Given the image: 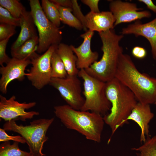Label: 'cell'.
<instances>
[{"mask_svg":"<svg viewBox=\"0 0 156 156\" xmlns=\"http://www.w3.org/2000/svg\"><path fill=\"white\" fill-rule=\"evenodd\" d=\"M38 43V36L29 39L15 50L11 51L12 57L22 59L30 57L31 59L37 56L38 54L36 52Z\"/></svg>","mask_w":156,"mask_h":156,"instance_id":"19","label":"cell"},{"mask_svg":"<svg viewBox=\"0 0 156 156\" xmlns=\"http://www.w3.org/2000/svg\"><path fill=\"white\" fill-rule=\"evenodd\" d=\"M94 32L88 30L80 35L83 39L82 43L75 47L70 45L71 47L77 57V67L79 70L86 69L97 61L99 53L92 51L91 49V42Z\"/></svg>","mask_w":156,"mask_h":156,"instance_id":"13","label":"cell"},{"mask_svg":"<svg viewBox=\"0 0 156 156\" xmlns=\"http://www.w3.org/2000/svg\"><path fill=\"white\" fill-rule=\"evenodd\" d=\"M16 97L12 95L7 99L2 95H0V117L5 121L12 120H20L25 121L26 119L33 118L34 116L39 114L38 112L31 111L26 112L35 106L36 103L35 102L26 103H20L16 101Z\"/></svg>","mask_w":156,"mask_h":156,"instance_id":"10","label":"cell"},{"mask_svg":"<svg viewBox=\"0 0 156 156\" xmlns=\"http://www.w3.org/2000/svg\"><path fill=\"white\" fill-rule=\"evenodd\" d=\"M31 59L30 57L22 59L12 57L6 66L0 67V90L2 94H6L7 87L12 81L15 79L22 81L28 75L25 70L31 64Z\"/></svg>","mask_w":156,"mask_h":156,"instance_id":"12","label":"cell"},{"mask_svg":"<svg viewBox=\"0 0 156 156\" xmlns=\"http://www.w3.org/2000/svg\"><path fill=\"white\" fill-rule=\"evenodd\" d=\"M16 141L22 144L26 143L25 140L22 136L17 135L15 136H10L3 129L0 128V142H5L9 141L10 140Z\"/></svg>","mask_w":156,"mask_h":156,"instance_id":"30","label":"cell"},{"mask_svg":"<svg viewBox=\"0 0 156 156\" xmlns=\"http://www.w3.org/2000/svg\"><path fill=\"white\" fill-rule=\"evenodd\" d=\"M56 5L59 11L61 21L77 29L81 30L83 29L82 24L71 13L73 11L72 8H64Z\"/></svg>","mask_w":156,"mask_h":156,"instance_id":"21","label":"cell"},{"mask_svg":"<svg viewBox=\"0 0 156 156\" xmlns=\"http://www.w3.org/2000/svg\"><path fill=\"white\" fill-rule=\"evenodd\" d=\"M99 0H81V2L88 5L90 8L91 12L94 13H99V11L98 4Z\"/></svg>","mask_w":156,"mask_h":156,"instance_id":"32","label":"cell"},{"mask_svg":"<svg viewBox=\"0 0 156 156\" xmlns=\"http://www.w3.org/2000/svg\"><path fill=\"white\" fill-rule=\"evenodd\" d=\"M54 3L62 7L71 8H72V3L70 0H50Z\"/></svg>","mask_w":156,"mask_h":156,"instance_id":"33","label":"cell"},{"mask_svg":"<svg viewBox=\"0 0 156 156\" xmlns=\"http://www.w3.org/2000/svg\"><path fill=\"white\" fill-rule=\"evenodd\" d=\"M98 33L102 44V57L84 70L90 76L106 83L115 78L120 57L123 53L120 42L123 35L117 34L114 29Z\"/></svg>","mask_w":156,"mask_h":156,"instance_id":"4","label":"cell"},{"mask_svg":"<svg viewBox=\"0 0 156 156\" xmlns=\"http://www.w3.org/2000/svg\"><path fill=\"white\" fill-rule=\"evenodd\" d=\"M41 7L47 17L57 27L61 24L60 14L56 5L50 0H42Z\"/></svg>","mask_w":156,"mask_h":156,"instance_id":"20","label":"cell"},{"mask_svg":"<svg viewBox=\"0 0 156 156\" xmlns=\"http://www.w3.org/2000/svg\"><path fill=\"white\" fill-rule=\"evenodd\" d=\"M154 116L149 104L138 102L127 119V121L128 120L134 121L140 126L141 142L144 143L149 137V123Z\"/></svg>","mask_w":156,"mask_h":156,"instance_id":"15","label":"cell"},{"mask_svg":"<svg viewBox=\"0 0 156 156\" xmlns=\"http://www.w3.org/2000/svg\"><path fill=\"white\" fill-rule=\"evenodd\" d=\"M122 34H133L142 36L149 41L151 47L153 58L156 60V17L152 21L142 23L140 20L122 29Z\"/></svg>","mask_w":156,"mask_h":156,"instance_id":"14","label":"cell"},{"mask_svg":"<svg viewBox=\"0 0 156 156\" xmlns=\"http://www.w3.org/2000/svg\"><path fill=\"white\" fill-rule=\"evenodd\" d=\"M19 142L14 141L11 144L10 141L4 142L0 145V156H31L30 152L20 149Z\"/></svg>","mask_w":156,"mask_h":156,"instance_id":"22","label":"cell"},{"mask_svg":"<svg viewBox=\"0 0 156 156\" xmlns=\"http://www.w3.org/2000/svg\"><path fill=\"white\" fill-rule=\"evenodd\" d=\"M78 76L83 81L82 93L85 102L80 110L90 111L102 116L106 115L111 104L106 96V83L90 76L84 69L79 70Z\"/></svg>","mask_w":156,"mask_h":156,"instance_id":"6","label":"cell"},{"mask_svg":"<svg viewBox=\"0 0 156 156\" xmlns=\"http://www.w3.org/2000/svg\"><path fill=\"white\" fill-rule=\"evenodd\" d=\"M86 27L87 29L99 32L114 29L115 22L114 17L110 11L99 13L90 12L86 16Z\"/></svg>","mask_w":156,"mask_h":156,"instance_id":"16","label":"cell"},{"mask_svg":"<svg viewBox=\"0 0 156 156\" xmlns=\"http://www.w3.org/2000/svg\"><path fill=\"white\" fill-rule=\"evenodd\" d=\"M20 20L21 31L12 45L11 51L15 50L27 40L38 36L30 11H26L20 18Z\"/></svg>","mask_w":156,"mask_h":156,"instance_id":"17","label":"cell"},{"mask_svg":"<svg viewBox=\"0 0 156 156\" xmlns=\"http://www.w3.org/2000/svg\"><path fill=\"white\" fill-rule=\"evenodd\" d=\"M78 76L68 75L64 78H52L49 84L59 91L67 105L75 109L81 110L85 99L82 95L81 83Z\"/></svg>","mask_w":156,"mask_h":156,"instance_id":"8","label":"cell"},{"mask_svg":"<svg viewBox=\"0 0 156 156\" xmlns=\"http://www.w3.org/2000/svg\"><path fill=\"white\" fill-rule=\"evenodd\" d=\"M133 55L135 58L139 59H142L146 56L147 52L143 47L136 46L134 47L131 51Z\"/></svg>","mask_w":156,"mask_h":156,"instance_id":"31","label":"cell"},{"mask_svg":"<svg viewBox=\"0 0 156 156\" xmlns=\"http://www.w3.org/2000/svg\"><path fill=\"white\" fill-rule=\"evenodd\" d=\"M105 93L111 107L110 113L103 118L111 129L112 135L127 122V118L138 102L132 91L115 77L106 83Z\"/></svg>","mask_w":156,"mask_h":156,"instance_id":"2","label":"cell"},{"mask_svg":"<svg viewBox=\"0 0 156 156\" xmlns=\"http://www.w3.org/2000/svg\"><path fill=\"white\" fill-rule=\"evenodd\" d=\"M109 8L115 20L114 27L122 23L139 20L151 16L149 11L142 10L136 4L120 0L111 1Z\"/></svg>","mask_w":156,"mask_h":156,"instance_id":"11","label":"cell"},{"mask_svg":"<svg viewBox=\"0 0 156 156\" xmlns=\"http://www.w3.org/2000/svg\"><path fill=\"white\" fill-rule=\"evenodd\" d=\"M0 5L16 18H20L26 11L22 4L17 0H0Z\"/></svg>","mask_w":156,"mask_h":156,"instance_id":"24","label":"cell"},{"mask_svg":"<svg viewBox=\"0 0 156 156\" xmlns=\"http://www.w3.org/2000/svg\"><path fill=\"white\" fill-rule=\"evenodd\" d=\"M115 77L134 94L138 102L149 104L156 100V78L140 73L130 56H120Z\"/></svg>","mask_w":156,"mask_h":156,"instance_id":"1","label":"cell"},{"mask_svg":"<svg viewBox=\"0 0 156 156\" xmlns=\"http://www.w3.org/2000/svg\"><path fill=\"white\" fill-rule=\"evenodd\" d=\"M56 51L63 62L68 75L78 76L79 70L77 67V57L70 45L61 43Z\"/></svg>","mask_w":156,"mask_h":156,"instance_id":"18","label":"cell"},{"mask_svg":"<svg viewBox=\"0 0 156 156\" xmlns=\"http://www.w3.org/2000/svg\"><path fill=\"white\" fill-rule=\"evenodd\" d=\"M72 3V10L74 15L80 21L83 27L86 32L88 30L86 27L85 16L81 12L80 8L78 5L77 0H71Z\"/></svg>","mask_w":156,"mask_h":156,"instance_id":"28","label":"cell"},{"mask_svg":"<svg viewBox=\"0 0 156 156\" xmlns=\"http://www.w3.org/2000/svg\"><path fill=\"white\" fill-rule=\"evenodd\" d=\"M154 104H156V100Z\"/></svg>","mask_w":156,"mask_h":156,"instance_id":"35","label":"cell"},{"mask_svg":"<svg viewBox=\"0 0 156 156\" xmlns=\"http://www.w3.org/2000/svg\"><path fill=\"white\" fill-rule=\"evenodd\" d=\"M54 109L55 116L67 128L76 131L88 140L101 142L105 123L102 115L75 110L67 104L55 106Z\"/></svg>","mask_w":156,"mask_h":156,"instance_id":"3","label":"cell"},{"mask_svg":"<svg viewBox=\"0 0 156 156\" xmlns=\"http://www.w3.org/2000/svg\"><path fill=\"white\" fill-rule=\"evenodd\" d=\"M58 46H51L42 55H38L31 60L32 66L27 77L32 85L38 90L49 84L52 78L51 59Z\"/></svg>","mask_w":156,"mask_h":156,"instance_id":"9","label":"cell"},{"mask_svg":"<svg viewBox=\"0 0 156 156\" xmlns=\"http://www.w3.org/2000/svg\"><path fill=\"white\" fill-rule=\"evenodd\" d=\"M30 12L38 33L39 43L36 52L44 53L53 45H58L62 39L59 27L50 21L45 15L38 0H29Z\"/></svg>","mask_w":156,"mask_h":156,"instance_id":"7","label":"cell"},{"mask_svg":"<svg viewBox=\"0 0 156 156\" xmlns=\"http://www.w3.org/2000/svg\"><path fill=\"white\" fill-rule=\"evenodd\" d=\"M0 23L20 27V18L14 17L8 10L0 6Z\"/></svg>","mask_w":156,"mask_h":156,"instance_id":"26","label":"cell"},{"mask_svg":"<svg viewBox=\"0 0 156 156\" xmlns=\"http://www.w3.org/2000/svg\"><path fill=\"white\" fill-rule=\"evenodd\" d=\"M52 78H64L68 75L64 65L56 50L51 59Z\"/></svg>","mask_w":156,"mask_h":156,"instance_id":"23","label":"cell"},{"mask_svg":"<svg viewBox=\"0 0 156 156\" xmlns=\"http://www.w3.org/2000/svg\"><path fill=\"white\" fill-rule=\"evenodd\" d=\"M138 1L144 3L148 9L156 13V5L151 0H139Z\"/></svg>","mask_w":156,"mask_h":156,"instance_id":"34","label":"cell"},{"mask_svg":"<svg viewBox=\"0 0 156 156\" xmlns=\"http://www.w3.org/2000/svg\"><path fill=\"white\" fill-rule=\"evenodd\" d=\"M131 149L138 151V156H156V135L147 138L142 146Z\"/></svg>","mask_w":156,"mask_h":156,"instance_id":"25","label":"cell"},{"mask_svg":"<svg viewBox=\"0 0 156 156\" xmlns=\"http://www.w3.org/2000/svg\"><path fill=\"white\" fill-rule=\"evenodd\" d=\"M54 120L40 118L30 122L29 125H18L15 120L6 121L3 125L5 131H12L20 134L25 140L31 156H44L42 151L44 143L48 140L47 131Z\"/></svg>","mask_w":156,"mask_h":156,"instance_id":"5","label":"cell"},{"mask_svg":"<svg viewBox=\"0 0 156 156\" xmlns=\"http://www.w3.org/2000/svg\"><path fill=\"white\" fill-rule=\"evenodd\" d=\"M11 37L0 41V65L1 66H3V64H7L11 59L6 53L7 44Z\"/></svg>","mask_w":156,"mask_h":156,"instance_id":"29","label":"cell"},{"mask_svg":"<svg viewBox=\"0 0 156 156\" xmlns=\"http://www.w3.org/2000/svg\"><path fill=\"white\" fill-rule=\"evenodd\" d=\"M16 27L5 24H0V41L12 37L16 33Z\"/></svg>","mask_w":156,"mask_h":156,"instance_id":"27","label":"cell"}]
</instances>
